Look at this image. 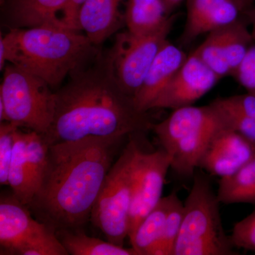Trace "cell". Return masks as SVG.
Returning a JSON list of instances; mask_svg holds the SVG:
<instances>
[{
  "label": "cell",
  "instance_id": "1",
  "mask_svg": "<svg viewBox=\"0 0 255 255\" xmlns=\"http://www.w3.org/2000/svg\"><path fill=\"white\" fill-rule=\"evenodd\" d=\"M55 92L53 121L43 139L48 145L88 139L130 138L152 128L147 113L119 86L105 54L69 75Z\"/></svg>",
  "mask_w": 255,
  "mask_h": 255
},
{
  "label": "cell",
  "instance_id": "2",
  "mask_svg": "<svg viewBox=\"0 0 255 255\" xmlns=\"http://www.w3.org/2000/svg\"><path fill=\"white\" fill-rule=\"evenodd\" d=\"M122 139H88L49 145L48 163L28 208L55 233L83 228Z\"/></svg>",
  "mask_w": 255,
  "mask_h": 255
},
{
  "label": "cell",
  "instance_id": "3",
  "mask_svg": "<svg viewBox=\"0 0 255 255\" xmlns=\"http://www.w3.org/2000/svg\"><path fill=\"white\" fill-rule=\"evenodd\" d=\"M85 35L60 26L9 28L0 36V70L9 63L36 75L51 88L98 54Z\"/></svg>",
  "mask_w": 255,
  "mask_h": 255
},
{
  "label": "cell",
  "instance_id": "4",
  "mask_svg": "<svg viewBox=\"0 0 255 255\" xmlns=\"http://www.w3.org/2000/svg\"><path fill=\"white\" fill-rule=\"evenodd\" d=\"M224 127L222 116L211 102L204 107L174 110L152 129L170 158L171 168L182 177H191L211 139Z\"/></svg>",
  "mask_w": 255,
  "mask_h": 255
},
{
  "label": "cell",
  "instance_id": "5",
  "mask_svg": "<svg viewBox=\"0 0 255 255\" xmlns=\"http://www.w3.org/2000/svg\"><path fill=\"white\" fill-rule=\"evenodd\" d=\"M220 201L209 179L194 174V183L184 202V216L174 255H232L231 237L223 229Z\"/></svg>",
  "mask_w": 255,
  "mask_h": 255
},
{
  "label": "cell",
  "instance_id": "6",
  "mask_svg": "<svg viewBox=\"0 0 255 255\" xmlns=\"http://www.w3.org/2000/svg\"><path fill=\"white\" fill-rule=\"evenodd\" d=\"M132 135L106 177L91 215V221L103 233L107 241L124 246L128 238L132 194L133 161L139 147Z\"/></svg>",
  "mask_w": 255,
  "mask_h": 255
},
{
  "label": "cell",
  "instance_id": "7",
  "mask_svg": "<svg viewBox=\"0 0 255 255\" xmlns=\"http://www.w3.org/2000/svg\"><path fill=\"white\" fill-rule=\"evenodd\" d=\"M0 100L8 122L45 135L53 121L55 92L36 75L7 63L3 70Z\"/></svg>",
  "mask_w": 255,
  "mask_h": 255
},
{
  "label": "cell",
  "instance_id": "8",
  "mask_svg": "<svg viewBox=\"0 0 255 255\" xmlns=\"http://www.w3.org/2000/svg\"><path fill=\"white\" fill-rule=\"evenodd\" d=\"M1 255H68L56 233L32 216L12 192L0 198Z\"/></svg>",
  "mask_w": 255,
  "mask_h": 255
},
{
  "label": "cell",
  "instance_id": "9",
  "mask_svg": "<svg viewBox=\"0 0 255 255\" xmlns=\"http://www.w3.org/2000/svg\"><path fill=\"white\" fill-rule=\"evenodd\" d=\"M174 18L159 31L137 35L127 31L116 36L113 46L105 54L114 78L128 95L134 99L146 74L174 25Z\"/></svg>",
  "mask_w": 255,
  "mask_h": 255
},
{
  "label": "cell",
  "instance_id": "10",
  "mask_svg": "<svg viewBox=\"0 0 255 255\" xmlns=\"http://www.w3.org/2000/svg\"><path fill=\"white\" fill-rule=\"evenodd\" d=\"M171 160L163 150L145 152L139 145L133 161L132 194L128 238L162 199Z\"/></svg>",
  "mask_w": 255,
  "mask_h": 255
},
{
  "label": "cell",
  "instance_id": "11",
  "mask_svg": "<svg viewBox=\"0 0 255 255\" xmlns=\"http://www.w3.org/2000/svg\"><path fill=\"white\" fill-rule=\"evenodd\" d=\"M221 80L195 51L188 55L174 78L157 95L150 107L177 110L194 105Z\"/></svg>",
  "mask_w": 255,
  "mask_h": 255
},
{
  "label": "cell",
  "instance_id": "12",
  "mask_svg": "<svg viewBox=\"0 0 255 255\" xmlns=\"http://www.w3.org/2000/svg\"><path fill=\"white\" fill-rule=\"evenodd\" d=\"M254 157V142L224 127L211 139L199 167L211 175L228 177L236 174Z\"/></svg>",
  "mask_w": 255,
  "mask_h": 255
},
{
  "label": "cell",
  "instance_id": "13",
  "mask_svg": "<svg viewBox=\"0 0 255 255\" xmlns=\"http://www.w3.org/2000/svg\"><path fill=\"white\" fill-rule=\"evenodd\" d=\"M187 19L181 41L188 44L198 37L209 34L244 15L239 0H186Z\"/></svg>",
  "mask_w": 255,
  "mask_h": 255
},
{
  "label": "cell",
  "instance_id": "14",
  "mask_svg": "<svg viewBox=\"0 0 255 255\" xmlns=\"http://www.w3.org/2000/svg\"><path fill=\"white\" fill-rule=\"evenodd\" d=\"M187 57L181 48L168 40L164 43L134 97L137 110L143 113L150 110L151 104L174 78Z\"/></svg>",
  "mask_w": 255,
  "mask_h": 255
},
{
  "label": "cell",
  "instance_id": "15",
  "mask_svg": "<svg viewBox=\"0 0 255 255\" xmlns=\"http://www.w3.org/2000/svg\"><path fill=\"white\" fill-rule=\"evenodd\" d=\"M5 18L10 28L64 26L58 16L69 0H6Z\"/></svg>",
  "mask_w": 255,
  "mask_h": 255
},
{
  "label": "cell",
  "instance_id": "16",
  "mask_svg": "<svg viewBox=\"0 0 255 255\" xmlns=\"http://www.w3.org/2000/svg\"><path fill=\"white\" fill-rule=\"evenodd\" d=\"M122 0H85L78 15L79 29L83 30L92 44L98 46L121 26Z\"/></svg>",
  "mask_w": 255,
  "mask_h": 255
},
{
  "label": "cell",
  "instance_id": "17",
  "mask_svg": "<svg viewBox=\"0 0 255 255\" xmlns=\"http://www.w3.org/2000/svg\"><path fill=\"white\" fill-rule=\"evenodd\" d=\"M164 0H128L125 22L134 34H150L173 19Z\"/></svg>",
  "mask_w": 255,
  "mask_h": 255
},
{
  "label": "cell",
  "instance_id": "18",
  "mask_svg": "<svg viewBox=\"0 0 255 255\" xmlns=\"http://www.w3.org/2000/svg\"><path fill=\"white\" fill-rule=\"evenodd\" d=\"M169 202V195L162 197L129 238L132 248L137 255H155L163 234Z\"/></svg>",
  "mask_w": 255,
  "mask_h": 255
},
{
  "label": "cell",
  "instance_id": "19",
  "mask_svg": "<svg viewBox=\"0 0 255 255\" xmlns=\"http://www.w3.org/2000/svg\"><path fill=\"white\" fill-rule=\"evenodd\" d=\"M8 186L20 202L28 206L36 194L25 149V132L18 128L15 134L14 152L8 173Z\"/></svg>",
  "mask_w": 255,
  "mask_h": 255
},
{
  "label": "cell",
  "instance_id": "20",
  "mask_svg": "<svg viewBox=\"0 0 255 255\" xmlns=\"http://www.w3.org/2000/svg\"><path fill=\"white\" fill-rule=\"evenodd\" d=\"M218 30L221 46L231 69V76L255 43L245 14L234 22Z\"/></svg>",
  "mask_w": 255,
  "mask_h": 255
},
{
  "label": "cell",
  "instance_id": "21",
  "mask_svg": "<svg viewBox=\"0 0 255 255\" xmlns=\"http://www.w3.org/2000/svg\"><path fill=\"white\" fill-rule=\"evenodd\" d=\"M217 195L225 204H255V157L236 174L221 178Z\"/></svg>",
  "mask_w": 255,
  "mask_h": 255
},
{
  "label": "cell",
  "instance_id": "22",
  "mask_svg": "<svg viewBox=\"0 0 255 255\" xmlns=\"http://www.w3.org/2000/svg\"><path fill=\"white\" fill-rule=\"evenodd\" d=\"M63 231L57 233L69 255H137L132 248L114 244L111 242L90 237L82 231Z\"/></svg>",
  "mask_w": 255,
  "mask_h": 255
},
{
  "label": "cell",
  "instance_id": "23",
  "mask_svg": "<svg viewBox=\"0 0 255 255\" xmlns=\"http://www.w3.org/2000/svg\"><path fill=\"white\" fill-rule=\"evenodd\" d=\"M25 149L30 173L37 191L48 165L49 146L41 134L29 130L25 132Z\"/></svg>",
  "mask_w": 255,
  "mask_h": 255
},
{
  "label": "cell",
  "instance_id": "24",
  "mask_svg": "<svg viewBox=\"0 0 255 255\" xmlns=\"http://www.w3.org/2000/svg\"><path fill=\"white\" fill-rule=\"evenodd\" d=\"M169 196L170 202L163 234L156 250L155 255H174V247L182 226L184 204L178 197L176 191H172Z\"/></svg>",
  "mask_w": 255,
  "mask_h": 255
},
{
  "label": "cell",
  "instance_id": "25",
  "mask_svg": "<svg viewBox=\"0 0 255 255\" xmlns=\"http://www.w3.org/2000/svg\"><path fill=\"white\" fill-rule=\"evenodd\" d=\"M194 51L220 79L231 75V69L221 46L218 30L207 34L206 39Z\"/></svg>",
  "mask_w": 255,
  "mask_h": 255
},
{
  "label": "cell",
  "instance_id": "26",
  "mask_svg": "<svg viewBox=\"0 0 255 255\" xmlns=\"http://www.w3.org/2000/svg\"><path fill=\"white\" fill-rule=\"evenodd\" d=\"M17 125L10 122L0 124V184L8 185V173L14 152Z\"/></svg>",
  "mask_w": 255,
  "mask_h": 255
},
{
  "label": "cell",
  "instance_id": "27",
  "mask_svg": "<svg viewBox=\"0 0 255 255\" xmlns=\"http://www.w3.org/2000/svg\"><path fill=\"white\" fill-rule=\"evenodd\" d=\"M222 116L226 127L255 144V119L226 110L213 102Z\"/></svg>",
  "mask_w": 255,
  "mask_h": 255
},
{
  "label": "cell",
  "instance_id": "28",
  "mask_svg": "<svg viewBox=\"0 0 255 255\" xmlns=\"http://www.w3.org/2000/svg\"><path fill=\"white\" fill-rule=\"evenodd\" d=\"M231 239L236 248L255 252V210L236 223Z\"/></svg>",
  "mask_w": 255,
  "mask_h": 255
},
{
  "label": "cell",
  "instance_id": "29",
  "mask_svg": "<svg viewBox=\"0 0 255 255\" xmlns=\"http://www.w3.org/2000/svg\"><path fill=\"white\" fill-rule=\"evenodd\" d=\"M232 76L247 92L255 94V43L248 50Z\"/></svg>",
  "mask_w": 255,
  "mask_h": 255
},
{
  "label": "cell",
  "instance_id": "30",
  "mask_svg": "<svg viewBox=\"0 0 255 255\" xmlns=\"http://www.w3.org/2000/svg\"><path fill=\"white\" fill-rule=\"evenodd\" d=\"M214 102L226 110L255 119V94L247 92L243 95L218 98Z\"/></svg>",
  "mask_w": 255,
  "mask_h": 255
},
{
  "label": "cell",
  "instance_id": "31",
  "mask_svg": "<svg viewBox=\"0 0 255 255\" xmlns=\"http://www.w3.org/2000/svg\"><path fill=\"white\" fill-rule=\"evenodd\" d=\"M85 0H69L62 16V23L65 27L71 29H79L78 15L79 9Z\"/></svg>",
  "mask_w": 255,
  "mask_h": 255
},
{
  "label": "cell",
  "instance_id": "32",
  "mask_svg": "<svg viewBox=\"0 0 255 255\" xmlns=\"http://www.w3.org/2000/svg\"><path fill=\"white\" fill-rule=\"evenodd\" d=\"M244 14L250 23L252 35L255 42V6H253L250 9L246 10Z\"/></svg>",
  "mask_w": 255,
  "mask_h": 255
},
{
  "label": "cell",
  "instance_id": "33",
  "mask_svg": "<svg viewBox=\"0 0 255 255\" xmlns=\"http://www.w3.org/2000/svg\"><path fill=\"white\" fill-rule=\"evenodd\" d=\"M164 1L166 5H167L169 13H170L172 10L175 9L178 5L180 4L184 0H164Z\"/></svg>",
  "mask_w": 255,
  "mask_h": 255
},
{
  "label": "cell",
  "instance_id": "34",
  "mask_svg": "<svg viewBox=\"0 0 255 255\" xmlns=\"http://www.w3.org/2000/svg\"><path fill=\"white\" fill-rule=\"evenodd\" d=\"M239 1L243 6V9L246 11L252 6H254L255 0H239Z\"/></svg>",
  "mask_w": 255,
  "mask_h": 255
},
{
  "label": "cell",
  "instance_id": "35",
  "mask_svg": "<svg viewBox=\"0 0 255 255\" xmlns=\"http://www.w3.org/2000/svg\"><path fill=\"white\" fill-rule=\"evenodd\" d=\"M0 1H1V4H2V3H4V1H6V0H0Z\"/></svg>",
  "mask_w": 255,
  "mask_h": 255
}]
</instances>
